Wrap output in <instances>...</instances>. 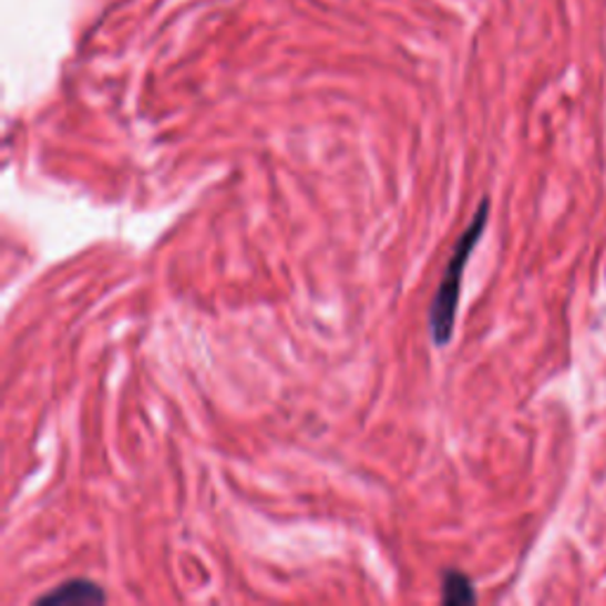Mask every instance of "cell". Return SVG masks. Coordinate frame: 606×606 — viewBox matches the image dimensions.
Instances as JSON below:
<instances>
[{
  "instance_id": "obj_1",
  "label": "cell",
  "mask_w": 606,
  "mask_h": 606,
  "mask_svg": "<svg viewBox=\"0 0 606 606\" xmlns=\"http://www.w3.org/2000/svg\"><path fill=\"white\" fill-rule=\"evenodd\" d=\"M486 220H489V199H483L479 204L472 223L466 225V230L455 242L453 251H450L439 289L429 306V337L431 341H434V346H448V341L453 339L466 261H470L479 239L483 237V230H486Z\"/></svg>"
},
{
  "instance_id": "obj_2",
  "label": "cell",
  "mask_w": 606,
  "mask_h": 606,
  "mask_svg": "<svg viewBox=\"0 0 606 606\" xmlns=\"http://www.w3.org/2000/svg\"><path fill=\"white\" fill-rule=\"evenodd\" d=\"M107 599L105 590L93 581L85 578H74L60 583L53 590L41 595L37 604H102Z\"/></svg>"
},
{
  "instance_id": "obj_3",
  "label": "cell",
  "mask_w": 606,
  "mask_h": 606,
  "mask_svg": "<svg viewBox=\"0 0 606 606\" xmlns=\"http://www.w3.org/2000/svg\"><path fill=\"white\" fill-rule=\"evenodd\" d=\"M441 599L445 604H470V602H476L474 583L470 578H466L462 574V571L448 568V571H443V578H441Z\"/></svg>"
}]
</instances>
